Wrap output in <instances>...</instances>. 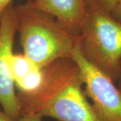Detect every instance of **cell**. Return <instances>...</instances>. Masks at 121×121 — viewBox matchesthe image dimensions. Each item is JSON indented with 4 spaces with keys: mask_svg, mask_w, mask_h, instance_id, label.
<instances>
[{
    "mask_svg": "<svg viewBox=\"0 0 121 121\" xmlns=\"http://www.w3.org/2000/svg\"><path fill=\"white\" fill-rule=\"evenodd\" d=\"M39 88L25 99L28 112L59 121H100L83 90L82 77L72 57L43 68Z\"/></svg>",
    "mask_w": 121,
    "mask_h": 121,
    "instance_id": "cell-1",
    "label": "cell"
},
{
    "mask_svg": "<svg viewBox=\"0 0 121 121\" xmlns=\"http://www.w3.org/2000/svg\"><path fill=\"white\" fill-rule=\"evenodd\" d=\"M14 10L16 32L23 53L40 68L57 59L71 57L79 46L80 34L28 1L14 6Z\"/></svg>",
    "mask_w": 121,
    "mask_h": 121,
    "instance_id": "cell-2",
    "label": "cell"
},
{
    "mask_svg": "<svg viewBox=\"0 0 121 121\" xmlns=\"http://www.w3.org/2000/svg\"><path fill=\"white\" fill-rule=\"evenodd\" d=\"M80 35L83 57L117 82L121 62V22L103 10L86 8Z\"/></svg>",
    "mask_w": 121,
    "mask_h": 121,
    "instance_id": "cell-3",
    "label": "cell"
},
{
    "mask_svg": "<svg viewBox=\"0 0 121 121\" xmlns=\"http://www.w3.org/2000/svg\"><path fill=\"white\" fill-rule=\"evenodd\" d=\"M79 68L85 94L100 121H121V90L106 74L83 57L79 46L71 55Z\"/></svg>",
    "mask_w": 121,
    "mask_h": 121,
    "instance_id": "cell-4",
    "label": "cell"
},
{
    "mask_svg": "<svg viewBox=\"0 0 121 121\" xmlns=\"http://www.w3.org/2000/svg\"><path fill=\"white\" fill-rule=\"evenodd\" d=\"M16 34V17L12 2L0 16V105L3 111L14 121L21 117L20 102L9 65Z\"/></svg>",
    "mask_w": 121,
    "mask_h": 121,
    "instance_id": "cell-5",
    "label": "cell"
},
{
    "mask_svg": "<svg viewBox=\"0 0 121 121\" xmlns=\"http://www.w3.org/2000/svg\"><path fill=\"white\" fill-rule=\"evenodd\" d=\"M30 5L55 17L63 25L80 34L86 14L84 0H31Z\"/></svg>",
    "mask_w": 121,
    "mask_h": 121,
    "instance_id": "cell-6",
    "label": "cell"
},
{
    "mask_svg": "<svg viewBox=\"0 0 121 121\" xmlns=\"http://www.w3.org/2000/svg\"><path fill=\"white\" fill-rule=\"evenodd\" d=\"M9 65L14 83L40 68L24 53H12L9 56Z\"/></svg>",
    "mask_w": 121,
    "mask_h": 121,
    "instance_id": "cell-7",
    "label": "cell"
},
{
    "mask_svg": "<svg viewBox=\"0 0 121 121\" xmlns=\"http://www.w3.org/2000/svg\"><path fill=\"white\" fill-rule=\"evenodd\" d=\"M118 0H84L86 8L98 9L110 13L114 8Z\"/></svg>",
    "mask_w": 121,
    "mask_h": 121,
    "instance_id": "cell-8",
    "label": "cell"
},
{
    "mask_svg": "<svg viewBox=\"0 0 121 121\" xmlns=\"http://www.w3.org/2000/svg\"><path fill=\"white\" fill-rule=\"evenodd\" d=\"M42 118L38 114H28L22 115L16 121H43Z\"/></svg>",
    "mask_w": 121,
    "mask_h": 121,
    "instance_id": "cell-9",
    "label": "cell"
},
{
    "mask_svg": "<svg viewBox=\"0 0 121 121\" xmlns=\"http://www.w3.org/2000/svg\"><path fill=\"white\" fill-rule=\"evenodd\" d=\"M111 16L118 22H121V0H118L114 8L110 12Z\"/></svg>",
    "mask_w": 121,
    "mask_h": 121,
    "instance_id": "cell-10",
    "label": "cell"
},
{
    "mask_svg": "<svg viewBox=\"0 0 121 121\" xmlns=\"http://www.w3.org/2000/svg\"><path fill=\"white\" fill-rule=\"evenodd\" d=\"M29 1H31V0H29ZM12 2H13V0H0V16L2 12L4 11L5 9Z\"/></svg>",
    "mask_w": 121,
    "mask_h": 121,
    "instance_id": "cell-11",
    "label": "cell"
},
{
    "mask_svg": "<svg viewBox=\"0 0 121 121\" xmlns=\"http://www.w3.org/2000/svg\"><path fill=\"white\" fill-rule=\"evenodd\" d=\"M0 121H16L13 120L10 117H8L5 113L0 110Z\"/></svg>",
    "mask_w": 121,
    "mask_h": 121,
    "instance_id": "cell-12",
    "label": "cell"
},
{
    "mask_svg": "<svg viewBox=\"0 0 121 121\" xmlns=\"http://www.w3.org/2000/svg\"><path fill=\"white\" fill-rule=\"evenodd\" d=\"M117 82H118V87L121 90V62L120 65V69H119V73H118V77Z\"/></svg>",
    "mask_w": 121,
    "mask_h": 121,
    "instance_id": "cell-13",
    "label": "cell"
}]
</instances>
